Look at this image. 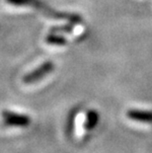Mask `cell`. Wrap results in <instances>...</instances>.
<instances>
[{"instance_id":"7a4b0ae2","label":"cell","mask_w":152,"mask_h":153,"mask_svg":"<svg viewBox=\"0 0 152 153\" xmlns=\"http://www.w3.org/2000/svg\"><path fill=\"white\" fill-rule=\"evenodd\" d=\"M4 123L13 128H27L31 123V118L26 114H20L12 111H3L2 112Z\"/></svg>"},{"instance_id":"8992f818","label":"cell","mask_w":152,"mask_h":153,"mask_svg":"<svg viewBox=\"0 0 152 153\" xmlns=\"http://www.w3.org/2000/svg\"><path fill=\"white\" fill-rule=\"evenodd\" d=\"M46 42L50 45H65L67 44V40L64 37H61L59 35H48L46 38Z\"/></svg>"},{"instance_id":"277c9868","label":"cell","mask_w":152,"mask_h":153,"mask_svg":"<svg viewBox=\"0 0 152 153\" xmlns=\"http://www.w3.org/2000/svg\"><path fill=\"white\" fill-rule=\"evenodd\" d=\"M127 117L134 122L152 123V111L149 110L130 109L127 112Z\"/></svg>"},{"instance_id":"52a82bcc","label":"cell","mask_w":152,"mask_h":153,"mask_svg":"<svg viewBox=\"0 0 152 153\" xmlns=\"http://www.w3.org/2000/svg\"><path fill=\"white\" fill-rule=\"evenodd\" d=\"M74 118H75V115L74 114H72L71 115V113H70V115H69V118H68V120H67V131L70 132V131H73V126H74Z\"/></svg>"},{"instance_id":"ba28073f","label":"cell","mask_w":152,"mask_h":153,"mask_svg":"<svg viewBox=\"0 0 152 153\" xmlns=\"http://www.w3.org/2000/svg\"><path fill=\"white\" fill-rule=\"evenodd\" d=\"M53 32H66V33H70L72 32V27L71 26H63V27H56L54 28Z\"/></svg>"},{"instance_id":"5b68a950","label":"cell","mask_w":152,"mask_h":153,"mask_svg":"<svg viewBox=\"0 0 152 153\" xmlns=\"http://www.w3.org/2000/svg\"><path fill=\"white\" fill-rule=\"evenodd\" d=\"M100 120V115L96 110L90 109L87 111L85 117V123H84V128L86 131H93L98 126Z\"/></svg>"},{"instance_id":"6da1fadb","label":"cell","mask_w":152,"mask_h":153,"mask_svg":"<svg viewBox=\"0 0 152 153\" xmlns=\"http://www.w3.org/2000/svg\"><path fill=\"white\" fill-rule=\"evenodd\" d=\"M8 3L14 5V6H29L33 7L37 10L43 11L44 14H46L50 17L56 18V19H65L72 23H79L81 22V17L76 14H71V13H65V12H57L54 11L50 7H47L44 3H43L41 0H6Z\"/></svg>"},{"instance_id":"3957f363","label":"cell","mask_w":152,"mask_h":153,"mask_svg":"<svg viewBox=\"0 0 152 153\" xmlns=\"http://www.w3.org/2000/svg\"><path fill=\"white\" fill-rule=\"evenodd\" d=\"M54 69V64L51 61H47L42 64L41 66H39L38 68H36L35 70L31 71L28 74H26L23 78V81L27 84H31L37 81L43 79V78L50 74V72H53Z\"/></svg>"}]
</instances>
